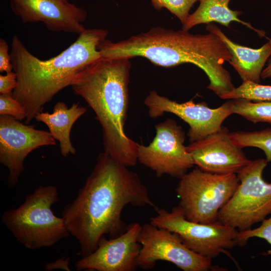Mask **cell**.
I'll list each match as a JSON object with an SVG mask.
<instances>
[{"label":"cell","instance_id":"6da1fadb","mask_svg":"<svg viewBox=\"0 0 271 271\" xmlns=\"http://www.w3.org/2000/svg\"><path fill=\"white\" fill-rule=\"evenodd\" d=\"M127 205L158 209L137 173L100 154L77 196L62 212L70 234L79 243V254L92 253L104 235L115 238L126 230L121 215Z\"/></svg>","mask_w":271,"mask_h":271},{"label":"cell","instance_id":"7a4b0ae2","mask_svg":"<svg viewBox=\"0 0 271 271\" xmlns=\"http://www.w3.org/2000/svg\"><path fill=\"white\" fill-rule=\"evenodd\" d=\"M101 57H143L152 63L171 67L191 63L207 75V88L219 97L234 86L229 72L223 67L231 55L225 44L215 34H193L184 30L152 28L117 42L105 40L98 46Z\"/></svg>","mask_w":271,"mask_h":271},{"label":"cell","instance_id":"3957f363","mask_svg":"<svg viewBox=\"0 0 271 271\" xmlns=\"http://www.w3.org/2000/svg\"><path fill=\"white\" fill-rule=\"evenodd\" d=\"M107 30L85 29L77 40L55 57L42 60L32 54L15 35L10 53L17 85L13 96L24 106L29 124L44 106L88 65L101 57L99 45L106 40Z\"/></svg>","mask_w":271,"mask_h":271},{"label":"cell","instance_id":"277c9868","mask_svg":"<svg viewBox=\"0 0 271 271\" xmlns=\"http://www.w3.org/2000/svg\"><path fill=\"white\" fill-rule=\"evenodd\" d=\"M129 60L101 57L80 71L71 84L96 114L102 128L104 152L127 167L136 165L139 144L124 129L129 103Z\"/></svg>","mask_w":271,"mask_h":271},{"label":"cell","instance_id":"5b68a950","mask_svg":"<svg viewBox=\"0 0 271 271\" xmlns=\"http://www.w3.org/2000/svg\"><path fill=\"white\" fill-rule=\"evenodd\" d=\"M58 195L55 186L40 185L20 206L4 212L2 222L26 248L51 247L70 235L63 218L52 210L59 201Z\"/></svg>","mask_w":271,"mask_h":271},{"label":"cell","instance_id":"8992f818","mask_svg":"<svg viewBox=\"0 0 271 271\" xmlns=\"http://www.w3.org/2000/svg\"><path fill=\"white\" fill-rule=\"evenodd\" d=\"M239 183L236 174H211L197 167L180 179L176 189L180 199L178 206L190 221L215 222L219 211L232 197Z\"/></svg>","mask_w":271,"mask_h":271},{"label":"cell","instance_id":"52a82bcc","mask_svg":"<svg viewBox=\"0 0 271 271\" xmlns=\"http://www.w3.org/2000/svg\"><path fill=\"white\" fill-rule=\"evenodd\" d=\"M267 163L264 159L251 161L236 174L238 186L219 211L217 221L240 231L250 229L271 214V183L262 178Z\"/></svg>","mask_w":271,"mask_h":271},{"label":"cell","instance_id":"ba28073f","mask_svg":"<svg viewBox=\"0 0 271 271\" xmlns=\"http://www.w3.org/2000/svg\"><path fill=\"white\" fill-rule=\"evenodd\" d=\"M150 223L177 233L190 249L212 259L221 253L231 256L228 249L238 245V230L216 221L205 224L187 219L178 206L169 212L158 209Z\"/></svg>","mask_w":271,"mask_h":271},{"label":"cell","instance_id":"9c48e42d","mask_svg":"<svg viewBox=\"0 0 271 271\" xmlns=\"http://www.w3.org/2000/svg\"><path fill=\"white\" fill-rule=\"evenodd\" d=\"M138 241L142 248L138 265L142 269H152L159 260L172 262L184 271L219 269L212 265V259L188 248L177 233L151 223L142 225Z\"/></svg>","mask_w":271,"mask_h":271},{"label":"cell","instance_id":"30bf717a","mask_svg":"<svg viewBox=\"0 0 271 271\" xmlns=\"http://www.w3.org/2000/svg\"><path fill=\"white\" fill-rule=\"evenodd\" d=\"M156 134L147 146L138 144V161L156 172L180 179L194 165L184 143L185 132L173 119L155 125Z\"/></svg>","mask_w":271,"mask_h":271},{"label":"cell","instance_id":"8fae6325","mask_svg":"<svg viewBox=\"0 0 271 271\" xmlns=\"http://www.w3.org/2000/svg\"><path fill=\"white\" fill-rule=\"evenodd\" d=\"M152 118L161 116L165 112L175 114L190 126L187 136L191 143L202 140L218 131L224 120L232 112V100L220 106L212 108L204 102L195 103L191 99L179 103L151 91L144 100Z\"/></svg>","mask_w":271,"mask_h":271},{"label":"cell","instance_id":"7c38bea8","mask_svg":"<svg viewBox=\"0 0 271 271\" xmlns=\"http://www.w3.org/2000/svg\"><path fill=\"white\" fill-rule=\"evenodd\" d=\"M56 144L49 131L36 129L11 116L1 115L0 163L8 169V185L13 187L18 182L29 154L41 147Z\"/></svg>","mask_w":271,"mask_h":271},{"label":"cell","instance_id":"4fadbf2b","mask_svg":"<svg viewBox=\"0 0 271 271\" xmlns=\"http://www.w3.org/2000/svg\"><path fill=\"white\" fill-rule=\"evenodd\" d=\"M13 13L24 23H43L50 31L80 34L86 29L85 9L68 0H9Z\"/></svg>","mask_w":271,"mask_h":271},{"label":"cell","instance_id":"5bb4252c","mask_svg":"<svg viewBox=\"0 0 271 271\" xmlns=\"http://www.w3.org/2000/svg\"><path fill=\"white\" fill-rule=\"evenodd\" d=\"M142 225L133 223L122 234L108 240L104 236L91 254L76 261L78 270L133 271L137 269L142 248L138 237Z\"/></svg>","mask_w":271,"mask_h":271},{"label":"cell","instance_id":"9a60e30c","mask_svg":"<svg viewBox=\"0 0 271 271\" xmlns=\"http://www.w3.org/2000/svg\"><path fill=\"white\" fill-rule=\"evenodd\" d=\"M230 132L222 126L206 138L187 146L194 165L203 171L214 174H237L251 160L235 146Z\"/></svg>","mask_w":271,"mask_h":271},{"label":"cell","instance_id":"2e32d148","mask_svg":"<svg viewBox=\"0 0 271 271\" xmlns=\"http://www.w3.org/2000/svg\"><path fill=\"white\" fill-rule=\"evenodd\" d=\"M206 30L225 44L231 55L229 62L242 80L259 83L264 65L271 56V39L260 48L253 49L235 43L214 24H208Z\"/></svg>","mask_w":271,"mask_h":271},{"label":"cell","instance_id":"e0dca14e","mask_svg":"<svg viewBox=\"0 0 271 271\" xmlns=\"http://www.w3.org/2000/svg\"><path fill=\"white\" fill-rule=\"evenodd\" d=\"M87 110L79 103H73L68 107L64 102L59 101L55 104L52 113L41 111L37 114L35 119L48 127L52 137L59 142L61 155L66 157L76 152L71 141V130L75 121Z\"/></svg>","mask_w":271,"mask_h":271},{"label":"cell","instance_id":"ac0fdd59","mask_svg":"<svg viewBox=\"0 0 271 271\" xmlns=\"http://www.w3.org/2000/svg\"><path fill=\"white\" fill-rule=\"evenodd\" d=\"M200 5L197 10L189 15L183 25L182 29L189 31L193 27L202 24L212 22L219 23L229 27L232 22L241 23L256 32L260 36H264V32L253 28L250 23L241 21L238 16L242 14L240 11H233L229 8L230 0H199Z\"/></svg>","mask_w":271,"mask_h":271},{"label":"cell","instance_id":"d6986e66","mask_svg":"<svg viewBox=\"0 0 271 271\" xmlns=\"http://www.w3.org/2000/svg\"><path fill=\"white\" fill-rule=\"evenodd\" d=\"M232 112L253 123L271 125V101H252L244 99H232Z\"/></svg>","mask_w":271,"mask_h":271},{"label":"cell","instance_id":"ffe728a7","mask_svg":"<svg viewBox=\"0 0 271 271\" xmlns=\"http://www.w3.org/2000/svg\"><path fill=\"white\" fill-rule=\"evenodd\" d=\"M230 138L237 147H255L262 150L266 160L271 162V127L253 131H236L230 132Z\"/></svg>","mask_w":271,"mask_h":271},{"label":"cell","instance_id":"44dd1931","mask_svg":"<svg viewBox=\"0 0 271 271\" xmlns=\"http://www.w3.org/2000/svg\"><path fill=\"white\" fill-rule=\"evenodd\" d=\"M223 99H244L252 101H271V86L243 81L238 87L221 96Z\"/></svg>","mask_w":271,"mask_h":271},{"label":"cell","instance_id":"7402d4cb","mask_svg":"<svg viewBox=\"0 0 271 271\" xmlns=\"http://www.w3.org/2000/svg\"><path fill=\"white\" fill-rule=\"evenodd\" d=\"M157 10L165 8L175 15L183 25L189 16V11L199 0H151Z\"/></svg>","mask_w":271,"mask_h":271},{"label":"cell","instance_id":"603a6c76","mask_svg":"<svg viewBox=\"0 0 271 271\" xmlns=\"http://www.w3.org/2000/svg\"><path fill=\"white\" fill-rule=\"evenodd\" d=\"M252 237L262 238L271 246V216L267 219H264L261 225L256 228L238 231V245H244L249 239ZM267 254H271V248L267 251Z\"/></svg>","mask_w":271,"mask_h":271},{"label":"cell","instance_id":"cb8c5ba5","mask_svg":"<svg viewBox=\"0 0 271 271\" xmlns=\"http://www.w3.org/2000/svg\"><path fill=\"white\" fill-rule=\"evenodd\" d=\"M0 115L11 116L22 121L26 119L27 112L24 106L12 95L1 94Z\"/></svg>","mask_w":271,"mask_h":271},{"label":"cell","instance_id":"d4e9b609","mask_svg":"<svg viewBox=\"0 0 271 271\" xmlns=\"http://www.w3.org/2000/svg\"><path fill=\"white\" fill-rule=\"evenodd\" d=\"M17 85V74L14 71L7 73L5 75H0L1 94L12 95Z\"/></svg>","mask_w":271,"mask_h":271},{"label":"cell","instance_id":"484cf974","mask_svg":"<svg viewBox=\"0 0 271 271\" xmlns=\"http://www.w3.org/2000/svg\"><path fill=\"white\" fill-rule=\"evenodd\" d=\"M13 70L9 45L3 39H0V72L9 73Z\"/></svg>","mask_w":271,"mask_h":271},{"label":"cell","instance_id":"4316f807","mask_svg":"<svg viewBox=\"0 0 271 271\" xmlns=\"http://www.w3.org/2000/svg\"><path fill=\"white\" fill-rule=\"evenodd\" d=\"M269 58L267 65L263 69L261 74V78L262 79L271 77V56Z\"/></svg>","mask_w":271,"mask_h":271}]
</instances>
